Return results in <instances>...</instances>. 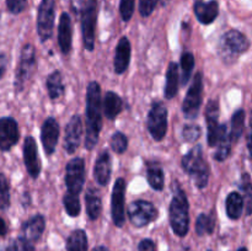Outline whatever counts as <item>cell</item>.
I'll return each instance as SVG.
<instances>
[{
  "instance_id": "1",
  "label": "cell",
  "mask_w": 252,
  "mask_h": 251,
  "mask_svg": "<svg viewBox=\"0 0 252 251\" xmlns=\"http://www.w3.org/2000/svg\"><path fill=\"white\" fill-rule=\"evenodd\" d=\"M102 110L100 84L97 81H91L86 90L85 147L88 150H93L98 142L102 128Z\"/></svg>"
},
{
  "instance_id": "2",
  "label": "cell",
  "mask_w": 252,
  "mask_h": 251,
  "mask_svg": "<svg viewBox=\"0 0 252 251\" xmlns=\"http://www.w3.org/2000/svg\"><path fill=\"white\" fill-rule=\"evenodd\" d=\"M175 185L174 196L169 207V220L174 233L180 238H184L189 230V199L180 185L177 182Z\"/></svg>"
},
{
  "instance_id": "3",
  "label": "cell",
  "mask_w": 252,
  "mask_h": 251,
  "mask_svg": "<svg viewBox=\"0 0 252 251\" xmlns=\"http://www.w3.org/2000/svg\"><path fill=\"white\" fill-rule=\"evenodd\" d=\"M182 169L191 176L197 188H206L209 181V165L203 157L201 145H196L184 155L181 160Z\"/></svg>"
},
{
  "instance_id": "4",
  "label": "cell",
  "mask_w": 252,
  "mask_h": 251,
  "mask_svg": "<svg viewBox=\"0 0 252 251\" xmlns=\"http://www.w3.org/2000/svg\"><path fill=\"white\" fill-rule=\"evenodd\" d=\"M250 48V41L244 33L238 30H230L220 37L218 43V54L223 63H235L236 59L248 52Z\"/></svg>"
},
{
  "instance_id": "5",
  "label": "cell",
  "mask_w": 252,
  "mask_h": 251,
  "mask_svg": "<svg viewBox=\"0 0 252 251\" xmlns=\"http://www.w3.org/2000/svg\"><path fill=\"white\" fill-rule=\"evenodd\" d=\"M36 69V49L31 43H26L20 52L19 63H17L16 73H15L14 86L16 94L24 91V89L26 88V84L31 80Z\"/></svg>"
},
{
  "instance_id": "6",
  "label": "cell",
  "mask_w": 252,
  "mask_h": 251,
  "mask_svg": "<svg viewBox=\"0 0 252 251\" xmlns=\"http://www.w3.org/2000/svg\"><path fill=\"white\" fill-rule=\"evenodd\" d=\"M98 15V0H86L81 11V32H83L84 48L93 52L95 48L96 24Z\"/></svg>"
},
{
  "instance_id": "7",
  "label": "cell",
  "mask_w": 252,
  "mask_h": 251,
  "mask_svg": "<svg viewBox=\"0 0 252 251\" xmlns=\"http://www.w3.org/2000/svg\"><path fill=\"white\" fill-rule=\"evenodd\" d=\"M148 132L155 142H161L167 132V108L158 101L150 107L147 117Z\"/></svg>"
},
{
  "instance_id": "8",
  "label": "cell",
  "mask_w": 252,
  "mask_h": 251,
  "mask_svg": "<svg viewBox=\"0 0 252 251\" xmlns=\"http://www.w3.org/2000/svg\"><path fill=\"white\" fill-rule=\"evenodd\" d=\"M56 0H41L37 10V33L41 42H47L53 34Z\"/></svg>"
},
{
  "instance_id": "9",
  "label": "cell",
  "mask_w": 252,
  "mask_h": 251,
  "mask_svg": "<svg viewBox=\"0 0 252 251\" xmlns=\"http://www.w3.org/2000/svg\"><path fill=\"white\" fill-rule=\"evenodd\" d=\"M66 193L80 196L85 185V161L81 157L69 160L65 166Z\"/></svg>"
},
{
  "instance_id": "10",
  "label": "cell",
  "mask_w": 252,
  "mask_h": 251,
  "mask_svg": "<svg viewBox=\"0 0 252 251\" xmlns=\"http://www.w3.org/2000/svg\"><path fill=\"white\" fill-rule=\"evenodd\" d=\"M202 94H203V78L201 71H198L194 75L193 81L189 88L186 97L182 103V112L189 120H194L198 116L202 105Z\"/></svg>"
},
{
  "instance_id": "11",
  "label": "cell",
  "mask_w": 252,
  "mask_h": 251,
  "mask_svg": "<svg viewBox=\"0 0 252 251\" xmlns=\"http://www.w3.org/2000/svg\"><path fill=\"white\" fill-rule=\"evenodd\" d=\"M127 214L133 225L137 228H143L153 223L159 216V212L152 202L138 199L128 206Z\"/></svg>"
},
{
  "instance_id": "12",
  "label": "cell",
  "mask_w": 252,
  "mask_h": 251,
  "mask_svg": "<svg viewBox=\"0 0 252 251\" xmlns=\"http://www.w3.org/2000/svg\"><path fill=\"white\" fill-rule=\"evenodd\" d=\"M126 180L123 177H118L115 182L112 189V197H111V213H112V220L116 226L122 228L126 223Z\"/></svg>"
},
{
  "instance_id": "13",
  "label": "cell",
  "mask_w": 252,
  "mask_h": 251,
  "mask_svg": "<svg viewBox=\"0 0 252 251\" xmlns=\"http://www.w3.org/2000/svg\"><path fill=\"white\" fill-rule=\"evenodd\" d=\"M219 107L218 98H212L206 106V122H207V142L209 147H217L220 137L221 125L219 123Z\"/></svg>"
},
{
  "instance_id": "14",
  "label": "cell",
  "mask_w": 252,
  "mask_h": 251,
  "mask_svg": "<svg viewBox=\"0 0 252 251\" xmlns=\"http://www.w3.org/2000/svg\"><path fill=\"white\" fill-rule=\"evenodd\" d=\"M20 139V129L16 120L14 117L0 118V150L9 152Z\"/></svg>"
},
{
  "instance_id": "15",
  "label": "cell",
  "mask_w": 252,
  "mask_h": 251,
  "mask_svg": "<svg viewBox=\"0 0 252 251\" xmlns=\"http://www.w3.org/2000/svg\"><path fill=\"white\" fill-rule=\"evenodd\" d=\"M22 153H24V162L27 172L32 179H37L42 171V165L38 155V149H37V143L33 137L27 135L25 138Z\"/></svg>"
},
{
  "instance_id": "16",
  "label": "cell",
  "mask_w": 252,
  "mask_h": 251,
  "mask_svg": "<svg viewBox=\"0 0 252 251\" xmlns=\"http://www.w3.org/2000/svg\"><path fill=\"white\" fill-rule=\"evenodd\" d=\"M81 137H83V121L80 116L74 115L65 126L64 149L68 154H74L78 150Z\"/></svg>"
},
{
  "instance_id": "17",
  "label": "cell",
  "mask_w": 252,
  "mask_h": 251,
  "mask_svg": "<svg viewBox=\"0 0 252 251\" xmlns=\"http://www.w3.org/2000/svg\"><path fill=\"white\" fill-rule=\"evenodd\" d=\"M59 123L54 117H48L41 127V143L47 157L56 152L59 140Z\"/></svg>"
},
{
  "instance_id": "18",
  "label": "cell",
  "mask_w": 252,
  "mask_h": 251,
  "mask_svg": "<svg viewBox=\"0 0 252 251\" xmlns=\"http://www.w3.org/2000/svg\"><path fill=\"white\" fill-rule=\"evenodd\" d=\"M58 44L61 52L68 56L73 44V24L68 12H62L58 24Z\"/></svg>"
},
{
  "instance_id": "19",
  "label": "cell",
  "mask_w": 252,
  "mask_h": 251,
  "mask_svg": "<svg viewBox=\"0 0 252 251\" xmlns=\"http://www.w3.org/2000/svg\"><path fill=\"white\" fill-rule=\"evenodd\" d=\"M193 12L202 25H211L216 21L219 15V2L217 0H209V1L199 0L194 2Z\"/></svg>"
},
{
  "instance_id": "20",
  "label": "cell",
  "mask_w": 252,
  "mask_h": 251,
  "mask_svg": "<svg viewBox=\"0 0 252 251\" xmlns=\"http://www.w3.org/2000/svg\"><path fill=\"white\" fill-rule=\"evenodd\" d=\"M130 54H132V47H130L129 39L126 36L121 37L116 46L115 62H113L116 74L121 75L127 70L130 63Z\"/></svg>"
},
{
  "instance_id": "21",
  "label": "cell",
  "mask_w": 252,
  "mask_h": 251,
  "mask_svg": "<svg viewBox=\"0 0 252 251\" xmlns=\"http://www.w3.org/2000/svg\"><path fill=\"white\" fill-rule=\"evenodd\" d=\"M44 229H46V219H44V217L42 214H36V216L31 217V218L27 219L22 224V238L31 241V243H36V241H38L41 239Z\"/></svg>"
},
{
  "instance_id": "22",
  "label": "cell",
  "mask_w": 252,
  "mask_h": 251,
  "mask_svg": "<svg viewBox=\"0 0 252 251\" xmlns=\"http://www.w3.org/2000/svg\"><path fill=\"white\" fill-rule=\"evenodd\" d=\"M111 174H112V157L108 152H102L96 159L94 166V176L97 185L106 186L110 182Z\"/></svg>"
},
{
  "instance_id": "23",
  "label": "cell",
  "mask_w": 252,
  "mask_h": 251,
  "mask_svg": "<svg viewBox=\"0 0 252 251\" xmlns=\"http://www.w3.org/2000/svg\"><path fill=\"white\" fill-rule=\"evenodd\" d=\"M102 108L103 113L108 120H116L123 110V100L118 94L113 93V91H107L105 98H103Z\"/></svg>"
},
{
  "instance_id": "24",
  "label": "cell",
  "mask_w": 252,
  "mask_h": 251,
  "mask_svg": "<svg viewBox=\"0 0 252 251\" xmlns=\"http://www.w3.org/2000/svg\"><path fill=\"white\" fill-rule=\"evenodd\" d=\"M86 213L90 220H96L102 212V201H101L100 192L94 187H90L85 194Z\"/></svg>"
},
{
  "instance_id": "25",
  "label": "cell",
  "mask_w": 252,
  "mask_h": 251,
  "mask_svg": "<svg viewBox=\"0 0 252 251\" xmlns=\"http://www.w3.org/2000/svg\"><path fill=\"white\" fill-rule=\"evenodd\" d=\"M46 89L51 100H58L59 97L65 93V85H64L63 76L59 70H54L47 76Z\"/></svg>"
},
{
  "instance_id": "26",
  "label": "cell",
  "mask_w": 252,
  "mask_h": 251,
  "mask_svg": "<svg viewBox=\"0 0 252 251\" xmlns=\"http://www.w3.org/2000/svg\"><path fill=\"white\" fill-rule=\"evenodd\" d=\"M231 144H233V140H231L230 132L228 130L226 125H221L220 137H219L218 144H217V150L214 153V159L219 162L225 161L229 157V155H230Z\"/></svg>"
},
{
  "instance_id": "27",
  "label": "cell",
  "mask_w": 252,
  "mask_h": 251,
  "mask_svg": "<svg viewBox=\"0 0 252 251\" xmlns=\"http://www.w3.org/2000/svg\"><path fill=\"white\" fill-rule=\"evenodd\" d=\"M177 93H179V65L175 62H171L166 70L164 96L171 100L177 95Z\"/></svg>"
},
{
  "instance_id": "28",
  "label": "cell",
  "mask_w": 252,
  "mask_h": 251,
  "mask_svg": "<svg viewBox=\"0 0 252 251\" xmlns=\"http://www.w3.org/2000/svg\"><path fill=\"white\" fill-rule=\"evenodd\" d=\"M245 203L244 198L239 192H230L225 199V209L226 214L231 220H238L243 216Z\"/></svg>"
},
{
  "instance_id": "29",
  "label": "cell",
  "mask_w": 252,
  "mask_h": 251,
  "mask_svg": "<svg viewBox=\"0 0 252 251\" xmlns=\"http://www.w3.org/2000/svg\"><path fill=\"white\" fill-rule=\"evenodd\" d=\"M147 180L150 187L155 191H161L164 188L165 176L161 166L157 161L147 162Z\"/></svg>"
},
{
  "instance_id": "30",
  "label": "cell",
  "mask_w": 252,
  "mask_h": 251,
  "mask_svg": "<svg viewBox=\"0 0 252 251\" xmlns=\"http://www.w3.org/2000/svg\"><path fill=\"white\" fill-rule=\"evenodd\" d=\"M88 236L83 229L71 231L66 239V251H88Z\"/></svg>"
},
{
  "instance_id": "31",
  "label": "cell",
  "mask_w": 252,
  "mask_h": 251,
  "mask_svg": "<svg viewBox=\"0 0 252 251\" xmlns=\"http://www.w3.org/2000/svg\"><path fill=\"white\" fill-rule=\"evenodd\" d=\"M245 129V111L239 108L234 112L230 123V137L233 143H238Z\"/></svg>"
},
{
  "instance_id": "32",
  "label": "cell",
  "mask_w": 252,
  "mask_h": 251,
  "mask_svg": "<svg viewBox=\"0 0 252 251\" xmlns=\"http://www.w3.org/2000/svg\"><path fill=\"white\" fill-rule=\"evenodd\" d=\"M240 189L241 196L245 203V213L246 216L252 214V180L248 172H244L240 180Z\"/></svg>"
},
{
  "instance_id": "33",
  "label": "cell",
  "mask_w": 252,
  "mask_h": 251,
  "mask_svg": "<svg viewBox=\"0 0 252 251\" xmlns=\"http://www.w3.org/2000/svg\"><path fill=\"white\" fill-rule=\"evenodd\" d=\"M181 85L185 86L189 81L194 68V57L191 52H185L181 56Z\"/></svg>"
},
{
  "instance_id": "34",
  "label": "cell",
  "mask_w": 252,
  "mask_h": 251,
  "mask_svg": "<svg viewBox=\"0 0 252 251\" xmlns=\"http://www.w3.org/2000/svg\"><path fill=\"white\" fill-rule=\"evenodd\" d=\"M214 228H216V220L213 217L206 213L199 214L196 220V233L199 236L209 235L213 233Z\"/></svg>"
},
{
  "instance_id": "35",
  "label": "cell",
  "mask_w": 252,
  "mask_h": 251,
  "mask_svg": "<svg viewBox=\"0 0 252 251\" xmlns=\"http://www.w3.org/2000/svg\"><path fill=\"white\" fill-rule=\"evenodd\" d=\"M64 209L69 217H78L81 211V204L79 196H73V194L65 193L63 197Z\"/></svg>"
},
{
  "instance_id": "36",
  "label": "cell",
  "mask_w": 252,
  "mask_h": 251,
  "mask_svg": "<svg viewBox=\"0 0 252 251\" xmlns=\"http://www.w3.org/2000/svg\"><path fill=\"white\" fill-rule=\"evenodd\" d=\"M10 184L5 174L0 172V211H5L10 207Z\"/></svg>"
},
{
  "instance_id": "37",
  "label": "cell",
  "mask_w": 252,
  "mask_h": 251,
  "mask_svg": "<svg viewBox=\"0 0 252 251\" xmlns=\"http://www.w3.org/2000/svg\"><path fill=\"white\" fill-rule=\"evenodd\" d=\"M110 144L116 154H123V153H126V150L128 148L127 135L122 132H115L112 134V137H111Z\"/></svg>"
},
{
  "instance_id": "38",
  "label": "cell",
  "mask_w": 252,
  "mask_h": 251,
  "mask_svg": "<svg viewBox=\"0 0 252 251\" xmlns=\"http://www.w3.org/2000/svg\"><path fill=\"white\" fill-rule=\"evenodd\" d=\"M202 135V128L198 125H186L182 129V138L186 143H196Z\"/></svg>"
},
{
  "instance_id": "39",
  "label": "cell",
  "mask_w": 252,
  "mask_h": 251,
  "mask_svg": "<svg viewBox=\"0 0 252 251\" xmlns=\"http://www.w3.org/2000/svg\"><path fill=\"white\" fill-rule=\"evenodd\" d=\"M5 251H36V250H34V246L31 241L26 240L25 238L20 236V238L12 240L11 243L7 245V248L5 249Z\"/></svg>"
},
{
  "instance_id": "40",
  "label": "cell",
  "mask_w": 252,
  "mask_h": 251,
  "mask_svg": "<svg viewBox=\"0 0 252 251\" xmlns=\"http://www.w3.org/2000/svg\"><path fill=\"white\" fill-rule=\"evenodd\" d=\"M135 9V0H121L120 14L125 22H128L132 19Z\"/></svg>"
},
{
  "instance_id": "41",
  "label": "cell",
  "mask_w": 252,
  "mask_h": 251,
  "mask_svg": "<svg viewBox=\"0 0 252 251\" xmlns=\"http://www.w3.org/2000/svg\"><path fill=\"white\" fill-rule=\"evenodd\" d=\"M5 2L7 11L12 15L21 14L27 5V0H5Z\"/></svg>"
},
{
  "instance_id": "42",
  "label": "cell",
  "mask_w": 252,
  "mask_h": 251,
  "mask_svg": "<svg viewBox=\"0 0 252 251\" xmlns=\"http://www.w3.org/2000/svg\"><path fill=\"white\" fill-rule=\"evenodd\" d=\"M159 0H139V12L143 17H148L154 12Z\"/></svg>"
},
{
  "instance_id": "43",
  "label": "cell",
  "mask_w": 252,
  "mask_h": 251,
  "mask_svg": "<svg viewBox=\"0 0 252 251\" xmlns=\"http://www.w3.org/2000/svg\"><path fill=\"white\" fill-rule=\"evenodd\" d=\"M7 65H9V59L4 52H0V83L5 78L7 71Z\"/></svg>"
},
{
  "instance_id": "44",
  "label": "cell",
  "mask_w": 252,
  "mask_h": 251,
  "mask_svg": "<svg viewBox=\"0 0 252 251\" xmlns=\"http://www.w3.org/2000/svg\"><path fill=\"white\" fill-rule=\"evenodd\" d=\"M138 251H157V246L152 239H143L138 245Z\"/></svg>"
},
{
  "instance_id": "45",
  "label": "cell",
  "mask_w": 252,
  "mask_h": 251,
  "mask_svg": "<svg viewBox=\"0 0 252 251\" xmlns=\"http://www.w3.org/2000/svg\"><path fill=\"white\" fill-rule=\"evenodd\" d=\"M85 2H86L85 0H70L71 10H73V12L76 15V16H78V14H81Z\"/></svg>"
},
{
  "instance_id": "46",
  "label": "cell",
  "mask_w": 252,
  "mask_h": 251,
  "mask_svg": "<svg viewBox=\"0 0 252 251\" xmlns=\"http://www.w3.org/2000/svg\"><path fill=\"white\" fill-rule=\"evenodd\" d=\"M248 149H249V153H250V157L252 159V111H251V115H250V123H249Z\"/></svg>"
},
{
  "instance_id": "47",
  "label": "cell",
  "mask_w": 252,
  "mask_h": 251,
  "mask_svg": "<svg viewBox=\"0 0 252 251\" xmlns=\"http://www.w3.org/2000/svg\"><path fill=\"white\" fill-rule=\"evenodd\" d=\"M7 234V225L6 221L0 217V238H4L5 235Z\"/></svg>"
},
{
  "instance_id": "48",
  "label": "cell",
  "mask_w": 252,
  "mask_h": 251,
  "mask_svg": "<svg viewBox=\"0 0 252 251\" xmlns=\"http://www.w3.org/2000/svg\"><path fill=\"white\" fill-rule=\"evenodd\" d=\"M93 251H110V250H108V249L106 248V246L101 245V246H96V248L94 249Z\"/></svg>"
},
{
  "instance_id": "49",
  "label": "cell",
  "mask_w": 252,
  "mask_h": 251,
  "mask_svg": "<svg viewBox=\"0 0 252 251\" xmlns=\"http://www.w3.org/2000/svg\"><path fill=\"white\" fill-rule=\"evenodd\" d=\"M238 251H249V250L246 248H240Z\"/></svg>"
},
{
  "instance_id": "50",
  "label": "cell",
  "mask_w": 252,
  "mask_h": 251,
  "mask_svg": "<svg viewBox=\"0 0 252 251\" xmlns=\"http://www.w3.org/2000/svg\"><path fill=\"white\" fill-rule=\"evenodd\" d=\"M197 1H199V0H197Z\"/></svg>"
},
{
  "instance_id": "51",
  "label": "cell",
  "mask_w": 252,
  "mask_h": 251,
  "mask_svg": "<svg viewBox=\"0 0 252 251\" xmlns=\"http://www.w3.org/2000/svg\"><path fill=\"white\" fill-rule=\"evenodd\" d=\"M208 251H211V250H208Z\"/></svg>"
}]
</instances>
